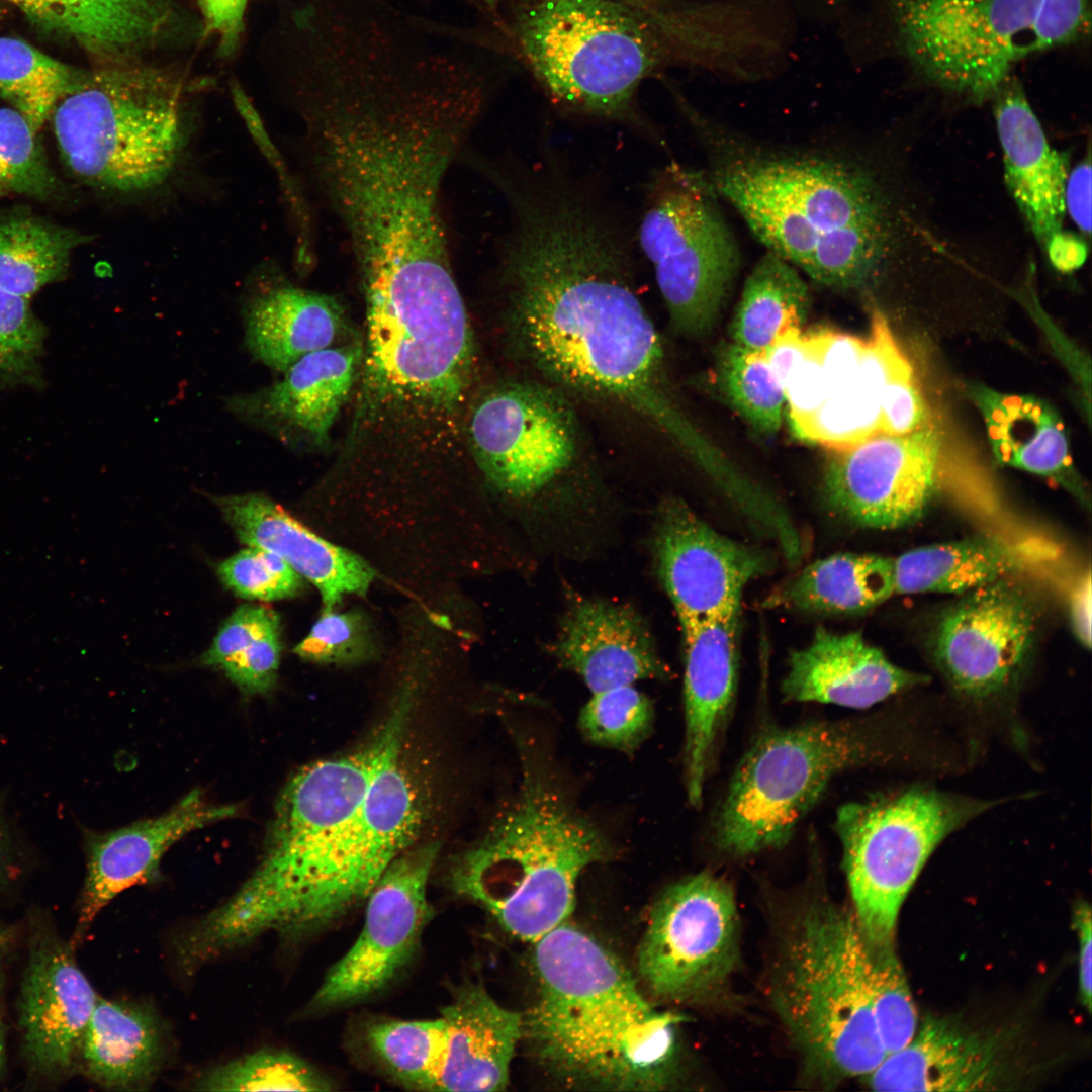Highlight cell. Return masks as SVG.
<instances>
[{
	"mask_svg": "<svg viewBox=\"0 0 1092 1092\" xmlns=\"http://www.w3.org/2000/svg\"><path fill=\"white\" fill-rule=\"evenodd\" d=\"M496 280L526 362L557 388L621 404L685 447L659 335L634 281L631 244L606 203L566 172L508 184Z\"/></svg>",
	"mask_w": 1092,
	"mask_h": 1092,
	"instance_id": "1",
	"label": "cell"
},
{
	"mask_svg": "<svg viewBox=\"0 0 1092 1092\" xmlns=\"http://www.w3.org/2000/svg\"><path fill=\"white\" fill-rule=\"evenodd\" d=\"M480 113L459 92L417 84L334 91L300 106L309 172L362 287L454 278L441 192Z\"/></svg>",
	"mask_w": 1092,
	"mask_h": 1092,
	"instance_id": "2",
	"label": "cell"
},
{
	"mask_svg": "<svg viewBox=\"0 0 1092 1092\" xmlns=\"http://www.w3.org/2000/svg\"><path fill=\"white\" fill-rule=\"evenodd\" d=\"M533 944L538 995L524 1034L542 1064L569 1084L598 1089L671 1084L684 1017L654 1009L625 966L567 921Z\"/></svg>",
	"mask_w": 1092,
	"mask_h": 1092,
	"instance_id": "3",
	"label": "cell"
},
{
	"mask_svg": "<svg viewBox=\"0 0 1092 1092\" xmlns=\"http://www.w3.org/2000/svg\"><path fill=\"white\" fill-rule=\"evenodd\" d=\"M709 181L768 252L824 286L859 288L887 259L889 201L858 168L818 157L739 154Z\"/></svg>",
	"mask_w": 1092,
	"mask_h": 1092,
	"instance_id": "4",
	"label": "cell"
},
{
	"mask_svg": "<svg viewBox=\"0 0 1092 1092\" xmlns=\"http://www.w3.org/2000/svg\"><path fill=\"white\" fill-rule=\"evenodd\" d=\"M518 795L451 873L460 896L512 936L535 942L567 921L579 875L608 858L604 832L524 752Z\"/></svg>",
	"mask_w": 1092,
	"mask_h": 1092,
	"instance_id": "5",
	"label": "cell"
},
{
	"mask_svg": "<svg viewBox=\"0 0 1092 1092\" xmlns=\"http://www.w3.org/2000/svg\"><path fill=\"white\" fill-rule=\"evenodd\" d=\"M782 931L771 1004L808 1079L833 1088L887 1056L872 1010L867 944L851 907L806 898Z\"/></svg>",
	"mask_w": 1092,
	"mask_h": 1092,
	"instance_id": "6",
	"label": "cell"
},
{
	"mask_svg": "<svg viewBox=\"0 0 1092 1092\" xmlns=\"http://www.w3.org/2000/svg\"><path fill=\"white\" fill-rule=\"evenodd\" d=\"M898 49L928 83L992 99L1023 59L1090 36V0H884Z\"/></svg>",
	"mask_w": 1092,
	"mask_h": 1092,
	"instance_id": "7",
	"label": "cell"
},
{
	"mask_svg": "<svg viewBox=\"0 0 1092 1092\" xmlns=\"http://www.w3.org/2000/svg\"><path fill=\"white\" fill-rule=\"evenodd\" d=\"M51 117L61 157L74 176L118 194L164 184L190 135L180 85L161 71L131 64L85 73Z\"/></svg>",
	"mask_w": 1092,
	"mask_h": 1092,
	"instance_id": "8",
	"label": "cell"
},
{
	"mask_svg": "<svg viewBox=\"0 0 1092 1092\" xmlns=\"http://www.w3.org/2000/svg\"><path fill=\"white\" fill-rule=\"evenodd\" d=\"M515 35L557 103L650 131L634 109L635 96L642 81L671 59L641 14L606 0H530L517 16Z\"/></svg>",
	"mask_w": 1092,
	"mask_h": 1092,
	"instance_id": "9",
	"label": "cell"
},
{
	"mask_svg": "<svg viewBox=\"0 0 1092 1092\" xmlns=\"http://www.w3.org/2000/svg\"><path fill=\"white\" fill-rule=\"evenodd\" d=\"M869 721H814L763 731L738 763L714 823L731 856L780 848L837 775L888 759Z\"/></svg>",
	"mask_w": 1092,
	"mask_h": 1092,
	"instance_id": "10",
	"label": "cell"
},
{
	"mask_svg": "<svg viewBox=\"0 0 1092 1092\" xmlns=\"http://www.w3.org/2000/svg\"><path fill=\"white\" fill-rule=\"evenodd\" d=\"M372 762L369 742L356 753L307 765L286 785L260 864L219 906V921L233 938L289 934L314 873L363 801Z\"/></svg>",
	"mask_w": 1092,
	"mask_h": 1092,
	"instance_id": "11",
	"label": "cell"
},
{
	"mask_svg": "<svg viewBox=\"0 0 1092 1092\" xmlns=\"http://www.w3.org/2000/svg\"><path fill=\"white\" fill-rule=\"evenodd\" d=\"M995 805L910 788L839 808L834 829L851 908L868 944H894L902 905L932 852Z\"/></svg>",
	"mask_w": 1092,
	"mask_h": 1092,
	"instance_id": "12",
	"label": "cell"
},
{
	"mask_svg": "<svg viewBox=\"0 0 1092 1092\" xmlns=\"http://www.w3.org/2000/svg\"><path fill=\"white\" fill-rule=\"evenodd\" d=\"M705 180L671 165L647 187L638 232L671 327L699 337L714 326L735 279L734 239Z\"/></svg>",
	"mask_w": 1092,
	"mask_h": 1092,
	"instance_id": "13",
	"label": "cell"
},
{
	"mask_svg": "<svg viewBox=\"0 0 1092 1092\" xmlns=\"http://www.w3.org/2000/svg\"><path fill=\"white\" fill-rule=\"evenodd\" d=\"M406 719L389 714L370 741L372 770L363 801L331 844L305 894L299 935L322 929L366 901L415 838L421 807L401 762Z\"/></svg>",
	"mask_w": 1092,
	"mask_h": 1092,
	"instance_id": "14",
	"label": "cell"
},
{
	"mask_svg": "<svg viewBox=\"0 0 1092 1092\" xmlns=\"http://www.w3.org/2000/svg\"><path fill=\"white\" fill-rule=\"evenodd\" d=\"M740 956L732 887L707 872L670 885L656 901L637 952L641 979L663 1000L700 1001L728 985Z\"/></svg>",
	"mask_w": 1092,
	"mask_h": 1092,
	"instance_id": "15",
	"label": "cell"
},
{
	"mask_svg": "<svg viewBox=\"0 0 1092 1092\" xmlns=\"http://www.w3.org/2000/svg\"><path fill=\"white\" fill-rule=\"evenodd\" d=\"M471 454L486 479L514 498L531 497L566 474L582 453L574 411L556 386L503 382L470 412Z\"/></svg>",
	"mask_w": 1092,
	"mask_h": 1092,
	"instance_id": "16",
	"label": "cell"
},
{
	"mask_svg": "<svg viewBox=\"0 0 1092 1092\" xmlns=\"http://www.w3.org/2000/svg\"><path fill=\"white\" fill-rule=\"evenodd\" d=\"M942 437L932 424L907 435L878 432L829 455L824 492L843 518L892 530L924 514L940 477Z\"/></svg>",
	"mask_w": 1092,
	"mask_h": 1092,
	"instance_id": "17",
	"label": "cell"
},
{
	"mask_svg": "<svg viewBox=\"0 0 1092 1092\" xmlns=\"http://www.w3.org/2000/svg\"><path fill=\"white\" fill-rule=\"evenodd\" d=\"M436 844L406 849L366 899L363 928L329 970L311 1005L329 1008L362 1000L386 987L415 954L432 911L427 885Z\"/></svg>",
	"mask_w": 1092,
	"mask_h": 1092,
	"instance_id": "18",
	"label": "cell"
},
{
	"mask_svg": "<svg viewBox=\"0 0 1092 1092\" xmlns=\"http://www.w3.org/2000/svg\"><path fill=\"white\" fill-rule=\"evenodd\" d=\"M1035 629L1030 598L1005 577L964 594L942 614L933 634L932 657L958 693L987 698L1018 676Z\"/></svg>",
	"mask_w": 1092,
	"mask_h": 1092,
	"instance_id": "19",
	"label": "cell"
},
{
	"mask_svg": "<svg viewBox=\"0 0 1092 1092\" xmlns=\"http://www.w3.org/2000/svg\"><path fill=\"white\" fill-rule=\"evenodd\" d=\"M653 545L680 626L740 611L748 583L776 565L770 551L720 534L678 498L658 510Z\"/></svg>",
	"mask_w": 1092,
	"mask_h": 1092,
	"instance_id": "20",
	"label": "cell"
},
{
	"mask_svg": "<svg viewBox=\"0 0 1092 1092\" xmlns=\"http://www.w3.org/2000/svg\"><path fill=\"white\" fill-rule=\"evenodd\" d=\"M1010 1034L928 1017L912 1040L866 1077L876 1091H976L1011 1084L1017 1070Z\"/></svg>",
	"mask_w": 1092,
	"mask_h": 1092,
	"instance_id": "21",
	"label": "cell"
},
{
	"mask_svg": "<svg viewBox=\"0 0 1092 1092\" xmlns=\"http://www.w3.org/2000/svg\"><path fill=\"white\" fill-rule=\"evenodd\" d=\"M362 360L359 345L304 355L281 380L226 397L229 412L284 442L323 445L348 398Z\"/></svg>",
	"mask_w": 1092,
	"mask_h": 1092,
	"instance_id": "22",
	"label": "cell"
},
{
	"mask_svg": "<svg viewBox=\"0 0 1092 1092\" xmlns=\"http://www.w3.org/2000/svg\"><path fill=\"white\" fill-rule=\"evenodd\" d=\"M740 611L681 626L686 662L685 784L689 803L699 808L720 736L737 689Z\"/></svg>",
	"mask_w": 1092,
	"mask_h": 1092,
	"instance_id": "23",
	"label": "cell"
},
{
	"mask_svg": "<svg viewBox=\"0 0 1092 1092\" xmlns=\"http://www.w3.org/2000/svg\"><path fill=\"white\" fill-rule=\"evenodd\" d=\"M929 679L891 662L858 632L818 627L806 647L791 652L781 691L788 702L866 709Z\"/></svg>",
	"mask_w": 1092,
	"mask_h": 1092,
	"instance_id": "24",
	"label": "cell"
},
{
	"mask_svg": "<svg viewBox=\"0 0 1092 1092\" xmlns=\"http://www.w3.org/2000/svg\"><path fill=\"white\" fill-rule=\"evenodd\" d=\"M98 999L65 947L46 942L33 949L20 1000L24 1052L32 1068L50 1075L71 1066Z\"/></svg>",
	"mask_w": 1092,
	"mask_h": 1092,
	"instance_id": "25",
	"label": "cell"
},
{
	"mask_svg": "<svg viewBox=\"0 0 1092 1092\" xmlns=\"http://www.w3.org/2000/svg\"><path fill=\"white\" fill-rule=\"evenodd\" d=\"M234 804L209 803L194 790L167 813L91 839L80 924H89L119 893L155 879L162 856L187 833L235 816Z\"/></svg>",
	"mask_w": 1092,
	"mask_h": 1092,
	"instance_id": "26",
	"label": "cell"
},
{
	"mask_svg": "<svg viewBox=\"0 0 1092 1092\" xmlns=\"http://www.w3.org/2000/svg\"><path fill=\"white\" fill-rule=\"evenodd\" d=\"M242 542L268 550L320 592L325 607L347 595H363L373 580L370 566L354 553L310 531L282 507L260 493L215 497Z\"/></svg>",
	"mask_w": 1092,
	"mask_h": 1092,
	"instance_id": "27",
	"label": "cell"
},
{
	"mask_svg": "<svg viewBox=\"0 0 1092 1092\" xmlns=\"http://www.w3.org/2000/svg\"><path fill=\"white\" fill-rule=\"evenodd\" d=\"M992 99L1006 185L1044 249L1051 237L1063 230L1068 156L1051 148L1017 79L1010 76Z\"/></svg>",
	"mask_w": 1092,
	"mask_h": 1092,
	"instance_id": "28",
	"label": "cell"
},
{
	"mask_svg": "<svg viewBox=\"0 0 1092 1092\" xmlns=\"http://www.w3.org/2000/svg\"><path fill=\"white\" fill-rule=\"evenodd\" d=\"M555 649L592 694L667 673L642 617L606 601L583 600L571 608Z\"/></svg>",
	"mask_w": 1092,
	"mask_h": 1092,
	"instance_id": "29",
	"label": "cell"
},
{
	"mask_svg": "<svg viewBox=\"0 0 1092 1092\" xmlns=\"http://www.w3.org/2000/svg\"><path fill=\"white\" fill-rule=\"evenodd\" d=\"M445 1046L436 1091H500L524 1035V1018L478 984L461 987L442 1010Z\"/></svg>",
	"mask_w": 1092,
	"mask_h": 1092,
	"instance_id": "30",
	"label": "cell"
},
{
	"mask_svg": "<svg viewBox=\"0 0 1092 1092\" xmlns=\"http://www.w3.org/2000/svg\"><path fill=\"white\" fill-rule=\"evenodd\" d=\"M264 275L244 300L245 344L261 363L284 372L304 355L331 347L343 313L330 295Z\"/></svg>",
	"mask_w": 1092,
	"mask_h": 1092,
	"instance_id": "31",
	"label": "cell"
},
{
	"mask_svg": "<svg viewBox=\"0 0 1092 1092\" xmlns=\"http://www.w3.org/2000/svg\"><path fill=\"white\" fill-rule=\"evenodd\" d=\"M41 30L116 65L152 47L170 23L167 0H6Z\"/></svg>",
	"mask_w": 1092,
	"mask_h": 1092,
	"instance_id": "32",
	"label": "cell"
},
{
	"mask_svg": "<svg viewBox=\"0 0 1092 1092\" xmlns=\"http://www.w3.org/2000/svg\"><path fill=\"white\" fill-rule=\"evenodd\" d=\"M972 396L999 462L1053 478L1086 502L1073 472L1064 425L1050 405L1035 397L981 386L972 389Z\"/></svg>",
	"mask_w": 1092,
	"mask_h": 1092,
	"instance_id": "33",
	"label": "cell"
},
{
	"mask_svg": "<svg viewBox=\"0 0 1092 1092\" xmlns=\"http://www.w3.org/2000/svg\"><path fill=\"white\" fill-rule=\"evenodd\" d=\"M79 1051L97 1083L123 1090L145 1088L161 1068V1027L143 1007L98 999Z\"/></svg>",
	"mask_w": 1092,
	"mask_h": 1092,
	"instance_id": "34",
	"label": "cell"
},
{
	"mask_svg": "<svg viewBox=\"0 0 1092 1092\" xmlns=\"http://www.w3.org/2000/svg\"><path fill=\"white\" fill-rule=\"evenodd\" d=\"M895 595L892 557L839 553L818 559L783 582L764 600L766 608L855 614Z\"/></svg>",
	"mask_w": 1092,
	"mask_h": 1092,
	"instance_id": "35",
	"label": "cell"
},
{
	"mask_svg": "<svg viewBox=\"0 0 1092 1092\" xmlns=\"http://www.w3.org/2000/svg\"><path fill=\"white\" fill-rule=\"evenodd\" d=\"M893 561L898 595H964L1007 577L1019 564L1015 550L989 537L921 546Z\"/></svg>",
	"mask_w": 1092,
	"mask_h": 1092,
	"instance_id": "36",
	"label": "cell"
},
{
	"mask_svg": "<svg viewBox=\"0 0 1092 1092\" xmlns=\"http://www.w3.org/2000/svg\"><path fill=\"white\" fill-rule=\"evenodd\" d=\"M898 369L899 361L889 349L867 344L854 380L830 393L813 413L791 423L795 435L835 451L880 432L883 390Z\"/></svg>",
	"mask_w": 1092,
	"mask_h": 1092,
	"instance_id": "37",
	"label": "cell"
},
{
	"mask_svg": "<svg viewBox=\"0 0 1092 1092\" xmlns=\"http://www.w3.org/2000/svg\"><path fill=\"white\" fill-rule=\"evenodd\" d=\"M809 289L796 267L768 252L747 277L730 325L733 344L764 351L788 328H802Z\"/></svg>",
	"mask_w": 1092,
	"mask_h": 1092,
	"instance_id": "38",
	"label": "cell"
},
{
	"mask_svg": "<svg viewBox=\"0 0 1092 1092\" xmlns=\"http://www.w3.org/2000/svg\"><path fill=\"white\" fill-rule=\"evenodd\" d=\"M90 237L39 217L0 218V289L30 298L67 274L72 252Z\"/></svg>",
	"mask_w": 1092,
	"mask_h": 1092,
	"instance_id": "39",
	"label": "cell"
},
{
	"mask_svg": "<svg viewBox=\"0 0 1092 1092\" xmlns=\"http://www.w3.org/2000/svg\"><path fill=\"white\" fill-rule=\"evenodd\" d=\"M85 73L12 37H0V97L38 132Z\"/></svg>",
	"mask_w": 1092,
	"mask_h": 1092,
	"instance_id": "40",
	"label": "cell"
},
{
	"mask_svg": "<svg viewBox=\"0 0 1092 1092\" xmlns=\"http://www.w3.org/2000/svg\"><path fill=\"white\" fill-rule=\"evenodd\" d=\"M373 1055L405 1087L436 1091L445 1046L442 1017L378 1022L366 1032Z\"/></svg>",
	"mask_w": 1092,
	"mask_h": 1092,
	"instance_id": "41",
	"label": "cell"
},
{
	"mask_svg": "<svg viewBox=\"0 0 1092 1092\" xmlns=\"http://www.w3.org/2000/svg\"><path fill=\"white\" fill-rule=\"evenodd\" d=\"M718 367L719 382L730 404L761 434L778 432L785 391L764 351L729 343L722 349Z\"/></svg>",
	"mask_w": 1092,
	"mask_h": 1092,
	"instance_id": "42",
	"label": "cell"
},
{
	"mask_svg": "<svg viewBox=\"0 0 1092 1092\" xmlns=\"http://www.w3.org/2000/svg\"><path fill=\"white\" fill-rule=\"evenodd\" d=\"M873 1016L887 1055L906 1046L918 1029V1013L895 944L867 943Z\"/></svg>",
	"mask_w": 1092,
	"mask_h": 1092,
	"instance_id": "43",
	"label": "cell"
},
{
	"mask_svg": "<svg viewBox=\"0 0 1092 1092\" xmlns=\"http://www.w3.org/2000/svg\"><path fill=\"white\" fill-rule=\"evenodd\" d=\"M654 707L633 685L594 693L582 707L579 729L589 742L633 752L650 734Z\"/></svg>",
	"mask_w": 1092,
	"mask_h": 1092,
	"instance_id": "44",
	"label": "cell"
},
{
	"mask_svg": "<svg viewBox=\"0 0 1092 1092\" xmlns=\"http://www.w3.org/2000/svg\"><path fill=\"white\" fill-rule=\"evenodd\" d=\"M198 1089L210 1091H326L329 1083L308 1064L283 1051H259L204 1074Z\"/></svg>",
	"mask_w": 1092,
	"mask_h": 1092,
	"instance_id": "45",
	"label": "cell"
},
{
	"mask_svg": "<svg viewBox=\"0 0 1092 1092\" xmlns=\"http://www.w3.org/2000/svg\"><path fill=\"white\" fill-rule=\"evenodd\" d=\"M36 133L16 109L0 108V193L48 199L58 192Z\"/></svg>",
	"mask_w": 1092,
	"mask_h": 1092,
	"instance_id": "46",
	"label": "cell"
},
{
	"mask_svg": "<svg viewBox=\"0 0 1092 1092\" xmlns=\"http://www.w3.org/2000/svg\"><path fill=\"white\" fill-rule=\"evenodd\" d=\"M44 335L29 299L0 289V388L39 379Z\"/></svg>",
	"mask_w": 1092,
	"mask_h": 1092,
	"instance_id": "47",
	"label": "cell"
},
{
	"mask_svg": "<svg viewBox=\"0 0 1092 1092\" xmlns=\"http://www.w3.org/2000/svg\"><path fill=\"white\" fill-rule=\"evenodd\" d=\"M218 574L237 595L263 601L292 597L302 577L278 555L261 548L244 549L224 560Z\"/></svg>",
	"mask_w": 1092,
	"mask_h": 1092,
	"instance_id": "48",
	"label": "cell"
},
{
	"mask_svg": "<svg viewBox=\"0 0 1092 1092\" xmlns=\"http://www.w3.org/2000/svg\"><path fill=\"white\" fill-rule=\"evenodd\" d=\"M372 650V638L364 617L356 612H338L325 607L307 636L294 652L301 658L322 663L354 662Z\"/></svg>",
	"mask_w": 1092,
	"mask_h": 1092,
	"instance_id": "49",
	"label": "cell"
},
{
	"mask_svg": "<svg viewBox=\"0 0 1092 1092\" xmlns=\"http://www.w3.org/2000/svg\"><path fill=\"white\" fill-rule=\"evenodd\" d=\"M932 424L930 411L910 364L894 374L883 390L880 432L907 435Z\"/></svg>",
	"mask_w": 1092,
	"mask_h": 1092,
	"instance_id": "50",
	"label": "cell"
},
{
	"mask_svg": "<svg viewBox=\"0 0 1092 1092\" xmlns=\"http://www.w3.org/2000/svg\"><path fill=\"white\" fill-rule=\"evenodd\" d=\"M280 626L258 636L220 669L247 694H264L275 685L280 660Z\"/></svg>",
	"mask_w": 1092,
	"mask_h": 1092,
	"instance_id": "51",
	"label": "cell"
},
{
	"mask_svg": "<svg viewBox=\"0 0 1092 1092\" xmlns=\"http://www.w3.org/2000/svg\"><path fill=\"white\" fill-rule=\"evenodd\" d=\"M279 626V617L273 610L254 605L240 606L222 624L201 661L220 668L252 640Z\"/></svg>",
	"mask_w": 1092,
	"mask_h": 1092,
	"instance_id": "52",
	"label": "cell"
},
{
	"mask_svg": "<svg viewBox=\"0 0 1092 1092\" xmlns=\"http://www.w3.org/2000/svg\"><path fill=\"white\" fill-rule=\"evenodd\" d=\"M811 338L812 352L793 367L784 384L791 423L813 413L831 393L819 359L815 333Z\"/></svg>",
	"mask_w": 1092,
	"mask_h": 1092,
	"instance_id": "53",
	"label": "cell"
},
{
	"mask_svg": "<svg viewBox=\"0 0 1092 1092\" xmlns=\"http://www.w3.org/2000/svg\"><path fill=\"white\" fill-rule=\"evenodd\" d=\"M818 353L831 393L854 380L866 341L833 331L815 333Z\"/></svg>",
	"mask_w": 1092,
	"mask_h": 1092,
	"instance_id": "54",
	"label": "cell"
},
{
	"mask_svg": "<svg viewBox=\"0 0 1092 1092\" xmlns=\"http://www.w3.org/2000/svg\"><path fill=\"white\" fill-rule=\"evenodd\" d=\"M248 0H199L208 29L218 35L221 48L232 51L243 31Z\"/></svg>",
	"mask_w": 1092,
	"mask_h": 1092,
	"instance_id": "55",
	"label": "cell"
},
{
	"mask_svg": "<svg viewBox=\"0 0 1092 1092\" xmlns=\"http://www.w3.org/2000/svg\"><path fill=\"white\" fill-rule=\"evenodd\" d=\"M812 349L811 334L804 335L800 328H788L764 350L766 360L783 387L793 367L806 358Z\"/></svg>",
	"mask_w": 1092,
	"mask_h": 1092,
	"instance_id": "56",
	"label": "cell"
},
{
	"mask_svg": "<svg viewBox=\"0 0 1092 1092\" xmlns=\"http://www.w3.org/2000/svg\"><path fill=\"white\" fill-rule=\"evenodd\" d=\"M1065 209L1085 236L1091 231V163L1090 156L1069 172L1064 191Z\"/></svg>",
	"mask_w": 1092,
	"mask_h": 1092,
	"instance_id": "57",
	"label": "cell"
},
{
	"mask_svg": "<svg viewBox=\"0 0 1092 1092\" xmlns=\"http://www.w3.org/2000/svg\"><path fill=\"white\" fill-rule=\"evenodd\" d=\"M1073 924L1077 932L1079 956H1078V983L1081 1003L1088 1012L1091 1010L1092 994V936H1091V908L1086 901H1080L1074 908Z\"/></svg>",
	"mask_w": 1092,
	"mask_h": 1092,
	"instance_id": "58",
	"label": "cell"
},
{
	"mask_svg": "<svg viewBox=\"0 0 1092 1092\" xmlns=\"http://www.w3.org/2000/svg\"><path fill=\"white\" fill-rule=\"evenodd\" d=\"M1043 251L1053 267L1062 273H1070L1084 264L1088 248L1082 237L1061 230L1051 237Z\"/></svg>",
	"mask_w": 1092,
	"mask_h": 1092,
	"instance_id": "59",
	"label": "cell"
},
{
	"mask_svg": "<svg viewBox=\"0 0 1092 1092\" xmlns=\"http://www.w3.org/2000/svg\"><path fill=\"white\" fill-rule=\"evenodd\" d=\"M1070 616L1073 629L1081 644L1091 646V582L1090 575L1083 578L1076 586L1070 602Z\"/></svg>",
	"mask_w": 1092,
	"mask_h": 1092,
	"instance_id": "60",
	"label": "cell"
},
{
	"mask_svg": "<svg viewBox=\"0 0 1092 1092\" xmlns=\"http://www.w3.org/2000/svg\"><path fill=\"white\" fill-rule=\"evenodd\" d=\"M530 1V0H527ZM624 5L645 17L659 32L671 24L680 0H606Z\"/></svg>",
	"mask_w": 1092,
	"mask_h": 1092,
	"instance_id": "61",
	"label": "cell"
},
{
	"mask_svg": "<svg viewBox=\"0 0 1092 1092\" xmlns=\"http://www.w3.org/2000/svg\"><path fill=\"white\" fill-rule=\"evenodd\" d=\"M4 1061H5L4 1036H3V1029H2V1024H1V1020H0V1071L2 1070V1068L4 1066Z\"/></svg>",
	"mask_w": 1092,
	"mask_h": 1092,
	"instance_id": "62",
	"label": "cell"
},
{
	"mask_svg": "<svg viewBox=\"0 0 1092 1092\" xmlns=\"http://www.w3.org/2000/svg\"><path fill=\"white\" fill-rule=\"evenodd\" d=\"M834 1V0H833Z\"/></svg>",
	"mask_w": 1092,
	"mask_h": 1092,
	"instance_id": "63",
	"label": "cell"
}]
</instances>
